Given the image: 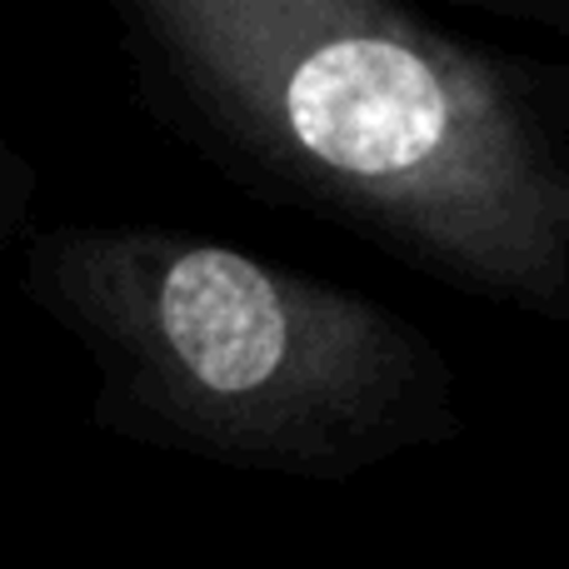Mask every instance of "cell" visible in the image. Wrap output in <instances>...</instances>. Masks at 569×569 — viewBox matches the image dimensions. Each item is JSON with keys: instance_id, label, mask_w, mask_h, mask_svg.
I'll return each mask as SVG.
<instances>
[{"instance_id": "6da1fadb", "label": "cell", "mask_w": 569, "mask_h": 569, "mask_svg": "<svg viewBox=\"0 0 569 569\" xmlns=\"http://www.w3.org/2000/svg\"><path fill=\"white\" fill-rule=\"evenodd\" d=\"M136 96L266 206L569 320L565 76L390 0H110Z\"/></svg>"}, {"instance_id": "7a4b0ae2", "label": "cell", "mask_w": 569, "mask_h": 569, "mask_svg": "<svg viewBox=\"0 0 569 569\" xmlns=\"http://www.w3.org/2000/svg\"><path fill=\"white\" fill-rule=\"evenodd\" d=\"M26 300L86 355L96 430L350 485L465 435L450 355L390 305L170 226L36 230Z\"/></svg>"}, {"instance_id": "3957f363", "label": "cell", "mask_w": 569, "mask_h": 569, "mask_svg": "<svg viewBox=\"0 0 569 569\" xmlns=\"http://www.w3.org/2000/svg\"><path fill=\"white\" fill-rule=\"evenodd\" d=\"M36 166L0 136V256L16 240H30V210H36Z\"/></svg>"}]
</instances>
